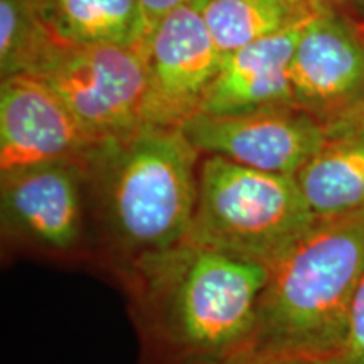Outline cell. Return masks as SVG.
<instances>
[{
    "label": "cell",
    "instance_id": "6da1fadb",
    "mask_svg": "<svg viewBox=\"0 0 364 364\" xmlns=\"http://www.w3.org/2000/svg\"><path fill=\"white\" fill-rule=\"evenodd\" d=\"M144 364H208L250 349L270 270L182 241L118 273Z\"/></svg>",
    "mask_w": 364,
    "mask_h": 364
},
{
    "label": "cell",
    "instance_id": "7a4b0ae2",
    "mask_svg": "<svg viewBox=\"0 0 364 364\" xmlns=\"http://www.w3.org/2000/svg\"><path fill=\"white\" fill-rule=\"evenodd\" d=\"M201 157L179 127L152 124L81 156L95 255L117 275L188 238Z\"/></svg>",
    "mask_w": 364,
    "mask_h": 364
},
{
    "label": "cell",
    "instance_id": "3957f363",
    "mask_svg": "<svg viewBox=\"0 0 364 364\" xmlns=\"http://www.w3.org/2000/svg\"><path fill=\"white\" fill-rule=\"evenodd\" d=\"M364 277V211L317 220L270 270L252 351L321 364L343 348Z\"/></svg>",
    "mask_w": 364,
    "mask_h": 364
},
{
    "label": "cell",
    "instance_id": "277c9868",
    "mask_svg": "<svg viewBox=\"0 0 364 364\" xmlns=\"http://www.w3.org/2000/svg\"><path fill=\"white\" fill-rule=\"evenodd\" d=\"M316 221L295 177L203 156L186 241L272 270Z\"/></svg>",
    "mask_w": 364,
    "mask_h": 364
},
{
    "label": "cell",
    "instance_id": "5b68a950",
    "mask_svg": "<svg viewBox=\"0 0 364 364\" xmlns=\"http://www.w3.org/2000/svg\"><path fill=\"white\" fill-rule=\"evenodd\" d=\"M4 243L53 260L95 257L81 157L0 171Z\"/></svg>",
    "mask_w": 364,
    "mask_h": 364
},
{
    "label": "cell",
    "instance_id": "8992f818",
    "mask_svg": "<svg viewBox=\"0 0 364 364\" xmlns=\"http://www.w3.org/2000/svg\"><path fill=\"white\" fill-rule=\"evenodd\" d=\"M31 75L58 95L97 142L144 124L145 46L58 43Z\"/></svg>",
    "mask_w": 364,
    "mask_h": 364
},
{
    "label": "cell",
    "instance_id": "52a82bcc",
    "mask_svg": "<svg viewBox=\"0 0 364 364\" xmlns=\"http://www.w3.org/2000/svg\"><path fill=\"white\" fill-rule=\"evenodd\" d=\"M181 129L201 156L292 177L327 140L324 125L295 105L228 115L198 113Z\"/></svg>",
    "mask_w": 364,
    "mask_h": 364
},
{
    "label": "cell",
    "instance_id": "ba28073f",
    "mask_svg": "<svg viewBox=\"0 0 364 364\" xmlns=\"http://www.w3.org/2000/svg\"><path fill=\"white\" fill-rule=\"evenodd\" d=\"M221 59L201 9H179L159 21L145 43L144 124L181 129L198 115Z\"/></svg>",
    "mask_w": 364,
    "mask_h": 364
},
{
    "label": "cell",
    "instance_id": "9c48e42d",
    "mask_svg": "<svg viewBox=\"0 0 364 364\" xmlns=\"http://www.w3.org/2000/svg\"><path fill=\"white\" fill-rule=\"evenodd\" d=\"M292 102L322 125L364 95V27L322 9L304 27L290 63Z\"/></svg>",
    "mask_w": 364,
    "mask_h": 364
},
{
    "label": "cell",
    "instance_id": "30bf717a",
    "mask_svg": "<svg viewBox=\"0 0 364 364\" xmlns=\"http://www.w3.org/2000/svg\"><path fill=\"white\" fill-rule=\"evenodd\" d=\"M93 140L44 81L16 75L0 83V171L75 159Z\"/></svg>",
    "mask_w": 364,
    "mask_h": 364
},
{
    "label": "cell",
    "instance_id": "8fae6325",
    "mask_svg": "<svg viewBox=\"0 0 364 364\" xmlns=\"http://www.w3.org/2000/svg\"><path fill=\"white\" fill-rule=\"evenodd\" d=\"M306 24L226 53L199 113L228 115L294 105L290 63Z\"/></svg>",
    "mask_w": 364,
    "mask_h": 364
},
{
    "label": "cell",
    "instance_id": "7c38bea8",
    "mask_svg": "<svg viewBox=\"0 0 364 364\" xmlns=\"http://www.w3.org/2000/svg\"><path fill=\"white\" fill-rule=\"evenodd\" d=\"M294 177L316 220L364 211V132L327 139Z\"/></svg>",
    "mask_w": 364,
    "mask_h": 364
},
{
    "label": "cell",
    "instance_id": "4fadbf2b",
    "mask_svg": "<svg viewBox=\"0 0 364 364\" xmlns=\"http://www.w3.org/2000/svg\"><path fill=\"white\" fill-rule=\"evenodd\" d=\"M58 43L145 46L149 24L136 0H41Z\"/></svg>",
    "mask_w": 364,
    "mask_h": 364
},
{
    "label": "cell",
    "instance_id": "5bb4252c",
    "mask_svg": "<svg viewBox=\"0 0 364 364\" xmlns=\"http://www.w3.org/2000/svg\"><path fill=\"white\" fill-rule=\"evenodd\" d=\"M318 11L322 7L314 0H209L201 12L225 56L241 46L306 24Z\"/></svg>",
    "mask_w": 364,
    "mask_h": 364
},
{
    "label": "cell",
    "instance_id": "9a60e30c",
    "mask_svg": "<svg viewBox=\"0 0 364 364\" xmlns=\"http://www.w3.org/2000/svg\"><path fill=\"white\" fill-rule=\"evenodd\" d=\"M58 44L41 0H0V76L31 75Z\"/></svg>",
    "mask_w": 364,
    "mask_h": 364
},
{
    "label": "cell",
    "instance_id": "2e32d148",
    "mask_svg": "<svg viewBox=\"0 0 364 364\" xmlns=\"http://www.w3.org/2000/svg\"><path fill=\"white\" fill-rule=\"evenodd\" d=\"M321 364H364V277L354 297L343 348Z\"/></svg>",
    "mask_w": 364,
    "mask_h": 364
},
{
    "label": "cell",
    "instance_id": "e0dca14e",
    "mask_svg": "<svg viewBox=\"0 0 364 364\" xmlns=\"http://www.w3.org/2000/svg\"><path fill=\"white\" fill-rule=\"evenodd\" d=\"M136 2H139L140 9H142L149 29L152 31L154 26L166 16H169L171 12L186 7L201 9L203 11L209 0H136Z\"/></svg>",
    "mask_w": 364,
    "mask_h": 364
},
{
    "label": "cell",
    "instance_id": "ac0fdd59",
    "mask_svg": "<svg viewBox=\"0 0 364 364\" xmlns=\"http://www.w3.org/2000/svg\"><path fill=\"white\" fill-rule=\"evenodd\" d=\"M324 129L327 139H331V136L361 134V132H364V95L349 110H346L339 117H336L334 120H331Z\"/></svg>",
    "mask_w": 364,
    "mask_h": 364
},
{
    "label": "cell",
    "instance_id": "d6986e66",
    "mask_svg": "<svg viewBox=\"0 0 364 364\" xmlns=\"http://www.w3.org/2000/svg\"><path fill=\"white\" fill-rule=\"evenodd\" d=\"M208 364H311V363L299 361V359L268 356V354L252 351V349H245V351L231 354V356L223 358L220 361H213Z\"/></svg>",
    "mask_w": 364,
    "mask_h": 364
},
{
    "label": "cell",
    "instance_id": "ffe728a7",
    "mask_svg": "<svg viewBox=\"0 0 364 364\" xmlns=\"http://www.w3.org/2000/svg\"><path fill=\"white\" fill-rule=\"evenodd\" d=\"M318 7L353 17L364 24V0H314Z\"/></svg>",
    "mask_w": 364,
    "mask_h": 364
},
{
    "label": "cell",
    "instance_id": "44dd1931",
    "mask_svg": "<svg viewBox=\"0 0 364 364\" xmlns=\"http://www.w3.org/2000/svg\"><path fill=\"white\" fill-rule=\"evenodd\" d=\"M363 27H364V24H363Z\"/></svg>",
    "mask_w": 364,
    "mask_h": 364
}]
</instances>
